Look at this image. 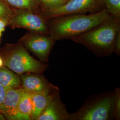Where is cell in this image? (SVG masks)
<instances>
[{"label": "cell", "instance_id": "cell-1", "mask_svg": "<svg viewBox=\"0 0 120 120\" xmlns=\"http://www.w3.org/2000/svg\"><path fill=\"white\" fill-rule=\"evenodd\" d=\"M111 16L105 9L96 12L73 14L48 19L49 35L56 41L70 39L82 34Z\"/></svg>", "mask_w": 120, "mask_h": 120}, {"label": "cell", "instance_id": "cell-2", "mask_svg": "<svg viewBox=\"0 0 120 120\" xmlns=\"http://www.w3.org/2000/svg\"><path fill=\"white\" fill-rule=\"evenodd\" d=\"M120 30V17L111 15L85 33L70 40L84 46L100 57L111 55L113 44L117 33Z\"/></svg>", "mask_w": 120, "mask_h": 120}, {"label": "cell", "instance_id": "cell-3", "mask_svg": "<svg viewBox=\"0 0 120 120\" xmlns=\"http://www.w3.org/2000/svg\"><path fill=\"white\" fill-rule=\"evenodd\" d=\"M115 91L90 96L77 111L69 113V120H115Z\"/></svg>", "mask_w": 120, "mask_h": 120}, {"label": "cell", "instance_id": "cell-4", "mask_svg": "<svg viewBox=\"0 0 120 120\" xmlns=\"http://www.w3.org/2000/svg\"><path fill=\"white\" fill-rule=\"evenodd\" d=\"M4 65L19 75L27 73L43 74L49 64L37 60L20 42L5 48L1 57Z\"/></svg>", "mask_w": 120, "mask_h": 120}, {"label": "cell", "instance_id": "cell-5", "mask_svg": "<svg viewBox=\"0 0 120 120\" xmlns=\"http://www.w3.org/2000/svg\"><path fill=\"white\" fill-rule=\"evenodd\" d=\"M35 11L18 9L9 18L8 25L13 29L22 28L32 33L49 34L48 19L42 12Z\"/></svg>", "mask_w": 120, "mask_h": 120}, {"label": "cell", "instance_id": "cell-6", "mask_svg": "<svg viewBox=\"0 0 120 120\" xmlns=\"http://www.w3.org/2000/svg\"><path fill=\"white\" fill-rule=\"evenodd\" d=\"M104 9L103 0H69L58 8L42 9V13L47 19H49L69 14L92 13Z\"/></svg>", "mask_w": 120, "mask_h": 120}, {"label": "cell", "instance_id": "cell-7", "mask_svg": "<svg viewBox=\"0 0 120 120\" xmlns=\"http://www.w3.org/2000/svg\"><path fill=\"white\" fill-rule=\"evenodd\" d=\"M56 41L49 34L30 32L24 35L19 42L22 43L28 51L36 56L39 60L47 63Z\"/></svg>", "mask_w": 120, "mask_h": 120}, {"label": "cell", "instance_id": "cell-8", "mask_svg": "<svg viewBox=\"0 0 120 120\" xmlns=\"http://www.w3.org/2000/svg\"><path fill=\"white\" fill-rule=\"evenodd\" d=\"M20 77L22 87L31 94L48 95L59 90L57 86L49 82L43 74L27 73Z\"/></svg>", "mask_w": 120, "mask_h": 120}, {"label": "cell", "instance_id": "cell-9", "mask_svg": "<svg viewBox=\"0 0 120 120\" xmlns=\"http://www.w3.org/2000/svg\"><path fill=\"white\" fill-rule=\"evenodd\" d=\"M23 91L22 86L6 90L4 100L0 106V112L6 119L18 120L17 107Z\"/></svg>", "mask_w": 120, "mask_h": 120}, {"label": "cell", "instance_id": "cell-10", "mask_svg": "<svg viewBox=\"0 0 120 120\" xmlns=\"http://www.w3.org/2000/svg\"><path fill=\"white\" fill-rule=\"evenodd\" d=\"M69 113L58 93L48 105L37 120H69Z\"/></svg>", "mask_w": 120, "mask_h": 120}, {"label": "cell", "instance_id": "cell-11", "mask_svg": "<svg viewBox=\"0 0 120 120\" xmlns=\"http://www.w3.org/2000/svg\"><path fill=\"white\" fill-rule=\"evenodd\" d=\"M60 90H57L49 94H32L33 109L32 114V120H37L48 105L54 98Z\"/></svg>", "mask_w": 120, "mask_h": 120}, {"label": "cell", "instance_id": "cell-12", "mask_svg": "<svg viewBox=\"0 0 120 120\" xmlns=\"http://www.w3.org/2000/svg\"><path fill=\"white\" fill-rule=\"evenodd\" d=\"M33 109L32 94L24 90L17 107L18 120H32Z\"/></svg>", "mask_w": 120, "mask_h": 120}, {"label": "cell", "instance_id": "cell-13", "mask_svg": "<svg viewBox=\"0 0 120 120\" xmlns=\"http://www.w3.org/2000/svg\"><path fill=\"white\" fill-rule=\"evenodd\" d=\"M0 84L6 90L22 86L20 76L4 65L0 68Z\"/></svg>", "mask_w": 120, "mask_h": 120}, {"label": "cell", "instance_id": "cell-14", "mask_svg": "<svg viewBox=\"0 0 120 120\" xmlns=\"http://www.w3.org/2000/svg\"><path fill=\"white\" fill-rule=\"evenodd\" d=\"M9 6L18 9L36 10L39 9L40 4L38 0H3Z\"/></svg>", "mask_w": 120, "mask_h": 120}, {"label": "cell", "instance_id": "cell-15", "mask_svg": "<svg viewBox=\"0 0 120 120\" xmlns=\"http://www.w3.org/2000/svg\"><path fill=\"white\" fill-rule=\"evenodd\" d=\"M105 9L110 15L120 17V0H103Z\"/></svg>", "mask_w": 120, "mask_h": 120}, {"label": "cell", "instance_id": "cell-16", "mask_svg": "<svg viewBox=\"0 0 120 120\" xmlns=\"http://www.w3.org/2000/svg\"><path fill=\"white\" fill-rule=\"evenodd\" d=\"M42 9L48 10L58 8L64 4L66 2L65 0H38Z\"/></svg>", "mask_w": 120, "mask_h": 120}, {"label": "cell", "instance_id": "cell-17", "mask_svg": "<svg viewBox=\"0 0 120 120\" xmlns=\"http://www.w3.org/2000/svg\"><path fill=\"white\" fill-rule=\"evenodd\" d=\"M14 12L9 5L5 3L3 0H0V18L9 19L12 17Z\"/></svg>", "mask_w": 120, "mask_h": 120}, {"label": "cell", "instance_id": "cell-18", "mask_svg": "<svg viewBox=\"0 0 120 120\" xmlns=\"http://www.w3.org/2000/svg\"><path fill=\"white\" fill-rule=\"evenodd\" d=\"M115 91L114 116L115 120H120V88H116Z\"/></svg>", "mask_w": 120, "mask_h": 120}, {"label": "cell", "instance_id": "cell-19", "mask_svg": "<svg viewBox=\"0 0 120 120\" xmlns=\"http://www.w3.org/2000/svg\"><path fill=\"white\" fill-rule=\"evenodd\" d=\"M117 56L120 55V30L116 35L114 44H113V51Z\"/></svg>", "mask_w": 120, "mask_h": 120}, {"label": "cell", "instance_id": "cell-20", "mask_svg": "<svg viewBox=\"0 0 120 120\" xmlns=\"http://www.w3.org/2000/svg\"><path fill=\"white\" fill-rule=\"evenodd\" d=\"M9 19L0 18V38L1 37L2 33L5 30L6 26L8 25Z\"/></svg>", "mask_w": 120, "mask_h": 120}, {"label": "cell", "instance_id": "cell-21", "mask_svg": "<svg viewBox=\"0 0 120 120\" xmlns=\"http://www.w3.org/2000/svg\"><path fill=\"white\" fill-rule=\"evenodd\" d=\"M6 90L4 87L0 84V106L4 100Z\"/></svg>", "mask_w": 120, "mask_h": 120}, {"label": "cell", "instance_id": "cell-22", "mask_svg": "<svg viewBox=\"0 0 120 120\" xmlns=\"http://www.w3.org/2000/svg\"><path fill=\"white\" fill-rule=\"evenodd\" d=\"M4 65V62L2 57L0 56V68Z\"/></svg>", "mask_w": 120, "mask_h": 120}, {"label": "cell", "instance_id": "cell-23", "mask_svg": "<svg viewBox=\"0 0 120 120\" xmlns=\"http://www.w3.org/2000/svg\"><path fill=\"white\" fill-rule=\"evenodd\" d=\"M0 120H6L5 117H4V115L2 114L1 112H0Z\"/></svg>", "mask_w": 120, "mask_h": 120}, {"label": "cell", "instance_id": "cell-24", "mask_svg": "<svg viewBox=\"0 0 120 120\" xmlns=\"http://www.w3.org/2000/svg\"><path fill=\"white\" fill-rule=\"evenodd\" d=\"M65 0V1H66V2H67V1H69V0Z\"/></svg>", "mask_w": 120, "mask_h": 120}]
</instances>
